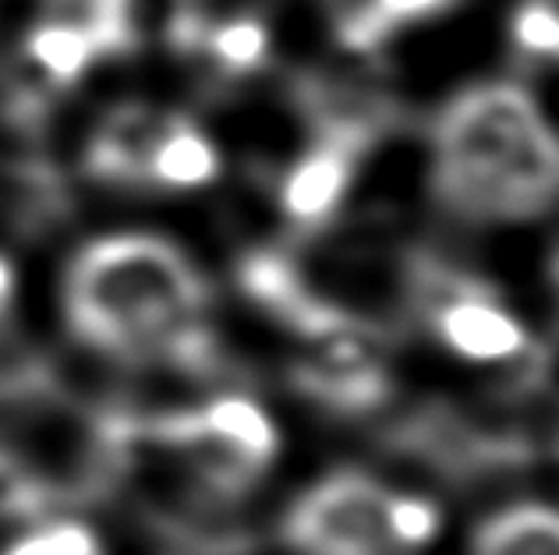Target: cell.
Segmentation results:
<instances>
[{
  "label": "cell",
  "mask_w": 559,
  "mask_h": 555,
  "mask_svg": "<svg viewBox=\"0 0 559 555\" xmlns=\"http://www.w3.org/2000/svg\"><path fill=\"white\" fill-rule=\"evenodd\" d=\"M205 309L210 287L195 262L156 233H110L85 244L64 276L71 329L82 343L121 361L210 369L216 340Z\"/></svg>",
  "instance_id": "1"
},
{
  "label": "cell",
  "mask_w": 559,
  "mask_h": 555,
  "mask_svg": "<svg viewBox=\"0 0 559 555\" xmlns=\"http://www.w3.org/2000/svg\"><path fill=\"white\" fill-rule=\"evenodd\" d=\"M432 195L467 224H521L559 202V135L513 82L457 93L432 128Z\"/></svg>",
  "instance_id": "2"
},
{
  "label": "cell",
  "mask_w": 559,
  "mask_h": 555,
  "mask_svg": "<svg viewBox=\"0 0 559 555\" xmlns=\"http://www.w3.org/2000/svg\"><path fill=\"white\" fill-rule=\"evenodd\" d=\"M294 555H425L443 538V509L361 467H336L294 495L280 520Z\"/></svg>",
  "instance_id": "3"
},
{
  "label": "cell",
  "mask_w": 559,
  "mask_h": 555,
  "mask_svg": "<svg viewBox=\"0 0 559 555\" xmlns=\"http://www.w3.org/2000/svg\"><path fill=\"white\" fill-rule=\"evenodd\" d=\"M153 439L178 453L205 492L241 495L259 485L280 453L270 414L248 397H216L195 411L159 418Z\"/></svg>",
  "instance_id": "4"
},
{
  "label": "cell",
  "mask_w": 559,
  "mask_h": 555,
  "mask_svg": "<svg viewBox=\"0 0 559 555\" xmlns=\"http://www.w3.org/2000/svg\"><path fill=\"white\" fill-rule=\"evenodd\" d=\"M376 329L365 326L344 336L319 340V354L290 369V383L301 397L326 411L361 414L390 397V375L372 350Z\"/></svg>",
  "instance_id": "5"
},
{
  "label": "cell",
  "mask_w": 559,
  "mask_h": 555,
  "mask_svg": "<svg viewBox=\"0 0 559 555\" xmlns=\"http://www.w3.org/2000/svg\"><path fill=\"white\" fill-rule=\"evenodd\" d=\"M238 280L245 294L252 298L259 309H266L273 318H280L287 329H294L305 340H330V336H344L365 329L361 318L344 312L341 304L330 298H319L312 287L305 283L298 266L280 252H252L245 255Z\"/></svg>",
  "instance_id": "6"
},
{
  "label": "cell",
  "mask_w": 559,
  "mask_h": 555,
  "mask_svg": "<svg viewBox=\"0 0 559 555\" xmlns=\"http://www.w3.org/2000/svg\"><path fill=\"white\" fill-rule=\"evenodd\" d=\"M85 22L103 53H131L153 39L174 50H199L205 33L195 0H90Z\"/></svg>",
  "instance_id": "7"
},
{
  "label": "cell",
  "mask_w": 559,
  "mask_h": 555,
  "mask_svg": "<svg viewBox=\"0 0 559 555\" xmlns=\"http://www.w3.org/2000/svg\"><path fill=\"white\" fill-rule=\"evenodd\" d=\"M429 323L439 340L464 361H513L527 347L524 326L496 301L489 287L439 304Z\"/></svg>",
  "instance_id": "8"
},
{
  "label": "cell",
  "mask_w": 559,
  "mask_h": 555,
  "mask_svg": "<svg viewBox=\"0 0 559 555\" xmlns=\"http://www.w3.org/2000/svg\"><path fill=\"white\" fill-rule=\"evenodd\" d=\"M170 117L174 113H159L145 104L117 107L90 138L85 167L96 181L107 184H145L153 149L167 131Z\"/></svg>",
  "instance_id": "9"
},
{
  "label": "cell",
  "mask_w": 559,
  "mask_h": 555,
  "mask_svg": "<svg viewBox=\"0 0 559 555\" xmlns=\"http://www.w3.org/2000/svg\"><path fill=\"white\" fill-rule=\"evenodd\" d=\"M358 164H361V153L347 149L341 142L316 138L312 149H308L284 178V192H280L284 213L301 227L326 224L330 216L341 209L347 188L355 181Z\"/></svg>",
  "instance_id": "10"
},
{
  "label": "cell",
  "mask_w": 559,
  "mask_h": 555,
  "mask_svg": "<svg viewBox=\"0 0 559 555\" xmlns=\"http://www.w3.org/2000/svg\"><path fill=\"white\" fill-rule=\"evenodd\" d=\"M467 555H559V506L518 499L492 509L471 531Z\"/></svg>",
  "instance_id": "11"
},
{
  "label": "cell",
  "mask_w": 559,
  "mask_h": 555,
  "mask_svg": "<svg viewBox=\"0 0 559 555\" xmlns=\"http://www.w3.org/2000/svg\"><path fill=\"white\" fill-rule=\"evenodd\" d=\"M216 173H219V153L210 142V135H202L188 117L174 113L153 149L145 184L170 188V192H191V188L210 184Z\"/></svg>",
  "instance_id": "12"
},
{
  "label": "cell",
  "mask_w": 559,
  "mask_h": 555,
  "mask_svg": "<svg viewBox=\"0 0 559 555\" xmlns=\"http://www.w3.org/2000/svg\"><path fill=\"white\" fill-rule=\"evenodd\" d=\"M25 50L43 75L64 85L85 79V71L103 57L99 39L85 19H50L36 25L28 33Z\"/></svg>",
  "instance_id": "13"
},
{
  "label": "cell",
  "mask_w": 559,
  "mask_h": 555,
  "mask_svg": "<svg viewBox=\"0 0 559 555\" xmlns=\"http://www.w3.org/2000/svg\"><path fill=\"white\" fill-rule=\"evenodd\" d=\"M199 50L210 53L219 64V71H227V75H252L270 57V28L259 19H252V14H241V19L219 25H205Z\"/></svg>",
  "instance_id": "14"
},
{
  "label": "cell",
  "mask_w": 559,
  "mask_h": 555,
  "mask_svg": "<svg viewBox=\"0 0 559 555\" xmlns=\"http://www.w3.org/2000/svg\"><path fill=\"white\" fill-rule=\"evenodd\" d=\"M0 555H107L99 538L75 520H53L8 538Z\"/></svg>",
  "instance_id": "15"
},
{
  "label": "cell",
  "mask_w": 559,
  "mask_h": 555,
  "mask_svg": "<svg viewBox=\"0 0 559 555\" xmlns=\"http://www.w3.org/2000/svg\"><path fill=\"white\" fill-rule=\"evenodd\" d=\"M510 36L521 53L559 64V0H521L513 11Z\"/></svg>",
  "instance_id": "16"
},
{
  "label": "cell",
  "mask_w": 559,
  "mask_h": 555,
  "mask_svg": "<svg viewBox=\"0 0 559 555\" xmlns=\"http://www.w3.org/2000/svg\"><path fill=\"white\" fill-rule=\"evenodd\" d=\"M376 11L382 14V22L390 28L404 25V22H421V19H436V14L450 11L457 0H372Z\"/></svg>",
  "instance_id": "17"
},
{
  "label": "cell",
  "mask_w": 559,
  "mask_h": 555,
  "mask_svg": "<svg viewBox=\"0 0 559 555\" xmlns=\"http://www.w3.org/2000/svg\"><path fill=\"white\" fill-rule=\"evenodd\" d=\"M11 294H14V269L8 266V258L0 255V312L11 304Z\"/></svg>",
  "instance_id": "18"
},
{
  "label": "cell",
  "mask_w": 559,
  "mask_h": 555,
  "mask_svg": "<svg viewBox=\"0 0 559 555\" xmlns=\"http://www.w3.org/2000/svg\"><path fill=\"white\" fill-rule=\"evenodd\" d=\"M552 287H556V298H559V252L552 255Z\"/></svg>",
  "instance_id": "19"
}]
</instances>
